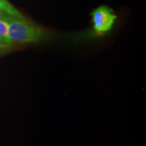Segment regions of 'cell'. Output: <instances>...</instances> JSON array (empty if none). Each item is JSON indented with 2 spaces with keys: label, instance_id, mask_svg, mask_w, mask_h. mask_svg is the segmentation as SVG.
<instances>
[{
  "label": "cell",
  "instance_id": "1",
  "mask_svg": "<svg viewBox=\"0 0 146 146\" xmlns=\"http://www.w3.org/2000/svg\"><path fill=\"white\" fill-rule=\"evenodd\" d=\"M8 36L14 43H29L41 41L45 33L39 27L27 22L25 19L12 16L6 21Z\"/></svg>",
  "mask_w": 146,
  "mask_h": 146
},
{
  "label": "cell",
  "instance_id": "2",
  "mask_svg": "<svg viewBox=\"0 0 146 146\" xmlns=\"http://www.w3.org/2000/svg\"><path fill=\"white\" fill-rule=\"evenodd\" d=\"M93 28L96 34L102 35L110 31L117 18L113 10L107 5H101L93 11Z\"/></svg>",
  "mask_w": 146,
  "mask_h": 146
},
{
  "label": "cell",
  "instance_id": "3",
  "mask_svg": "<svg viewBox=\"0 0 146 146\" xmlns=\"http://www.w3.org/2000/svg\"><path fill=\"white\" fill-rule=\"evenodd\" d=\"M0 11L5 12L9 15L13 17L21 18V19H25L24 16L21 12L16 9L12 4H10L7 0H0Z\"/></svg>",
  "mask_w": 146,
  "mask_h": 146
},
{
  "label": "cell",
  "instance_id": "4",
  "mask_svg": "<svg viewBox=\"0 0 146 146\" xmlns=\"http://www.w3.org/2000/svg\"><path fill=\"white\" fill-rule=\"evenodd\" d=\"M0 35L2 36L3 38L13 43L10 39L8 36V23L6 21L0 20Z\"/></svg>",
  "mask_w": 146,
  "mask_h": 146
},
{
  "label": "cell",
  "instance_id": "5",
  "mask_svg": "<svg viewBox=\"0 0 146 146\" xmlns=\"http://www.w3.org/2000/svg\"><path fill=\"white\" fill-rule=\"evenodd\" d=\"M12 44H13V43H12L10 41H8L5 38H3L2 36L0 35V49L6 48V47H9Z\"/></svg>",
  "mask_w": 146,
  "mask_h": 146
},
{
  "label": "cell",
  "instance_id": "6",
  "mask_svg": "<svg viewBox=\"0 0 146 146\" xmlns=\"http://www.w3.org/2000/svg\"><path fill=\"white\" fill-rule=\"evenodd\" d=\"M10 17H12V16L9 15V14H6L5 12H2V11H0V20H3V21H6Z\"/></svg>",
  "mask_w": 146,
  "mask_h": 146
}]
</instances>
